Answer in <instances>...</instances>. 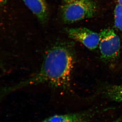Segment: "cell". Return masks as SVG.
Returning <instances> with one entry per match:
<instances>
[{"label":"cell","instance_id":"obj_6","mask_svg":"<svg viewBox=\"0 0 122 122\" xmlns=\"http://www.w3.org/2000/svg\"><path fill=\"white\" fill-rule=\"evenodd\" d=\"M85 119L82 114H66L53 116L41 122H85Z\"/></svg>","mask_w":122,"mask_h":122},{"label":"cell","instance_id":"obj_2","mask_svg":"<svg viewBox=\"0 0 122 122\" xmlns=\"http://www.w3.org/2000/svg\"><path fill=\"white\" fill-rule=\"evenodd\" d=\"M97 10V5L92 0H77L62 6L61 15L63 21L71 24L92 17Z\"/></svg>","mask_w":122,"mask_h":122},{"label":"cell","instance_id":"obj_4","mask_svg":"<svg viewBox=\"0 0 122 122\" xmlns=\"http://www.w3.org/2000/svg\"><path fill=\"white\" fill-rule=\"evenodd\" d=\"M68 36L71 39L79 42L87 49L93 50L99 44V34L85 28H74L66 29Z\"/></svg>","mask_w":122,"mask_h":122},{"label":"cell","instance_id":"obj_3","mask_svg":"<svg viewBox=\"0 0 122 122\" xmlns=\"http://www.w3.org/2000/svg\"><path fill=\"white\" fill-rule=\"evenodd\" d=\"M99 34V46L101 58L106 61H114L120 54L121 43L119 37L110 29H103Z\"/></svg>","mask_w":122,"mask_h":122},{"label":"cell","instance_id":"obj_9","mask_svg":"<svg viewBox=\"0 0 122 122\" xmlns=\"http://www.w3.org/2000/svg\"><path fill=\"white\" fill-rule=\"evenodd\" d=\"M64 2H65L66 4V3H70V2H73L77 0H63Z\"/></svg>","mask_w":122,"mask_h":122},{"label":"cell","instance_id":"obj_7","mask_svg":"<svg viewBox=\"0 0 122 122\" xmlns=\"http://www.w3.org/2000/svg\"><path fill=\"white\" fill-rule=\"evenodd\" d=\"M104 92L107 97L112 100L122 102V84L107 86Z\"/></svg>","mask_w":122,"mask_h":122},{"label":"cell","instance_id":"obj_10","mask_svg":"<svg viewBox=\"0 0 122 122\" xmlns=\"http://www.w3.org/2000/svg\"><path fill=\"white\" fill-rule=\"evenodd\" d=\"M7 0H0L1 5H4L7 2Z\"/></svg>","mask_w":122,"mask_h":122},{"label":"cell","instance_id":"obj_12","mask_svg":"<svg viewBox=\"0 0 122 122\" xmlns=\"http://www.w3.org/2000/svg\"><path fill=\"white\" fill-rule=\"evenodd\" d=\"M111 122H120V119H118L117 120H116Z\"/></svg>","mask_w":122,"mask_h":122},{"label":"cell","instance_id":"obj_5","mask_svg":"<svg viewBox=\"0 0 122 122\" xmlns=\"http://www.w3.org/2000/svg\"><path fill=\"white\" fill-rule=\"evenodd\" d=\"M28 8L42 24L48 20L49 11L46 0H22Z\"/></svg>","mask_w":122,"mask_h":122},{"label":"cell","instance_id":"obj_11","mask_svg":"<svg viewBox=\"0 0 122 122\" xmlns=\"http://www.w3.org/2000/svg\"><path fill=\"white\" fill-rule=\"evenodd\" d=\"M118 4L122 5V0H117Z\"/></svg>","mask_w":122,"mask_h":122},{"label":"cell","instance_id":"obj_8","mask_svg":"<svg viewBox=\"0 0 122 122\" xmlns=\"http://www.w3.org/2000/svg\"><path fill=\"white\" fill-rule=\"evenodd\" d=\"M115 24L116 27L122 33V5L118 4L114 10Z\"/></svg>","mask_w":122,"mask_h":122},{"label":"cell","instance_id":"obj_1","mask_svg":"<svg viewBox=\"0 0 122 122\" xmlns=\"http://www.w3.org/2000/svg\"><path fill=\"white\" fill-rule=\"evenodd\" d=\"M72 46L70 43L66 42L55 45L46 54L41 69L37 73L24 81L3 88L2 95L26 86L44 83L57 88H68L74 63Z\"/></svg>","mask_w":122,"mask_h":122}]
</instances>
